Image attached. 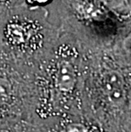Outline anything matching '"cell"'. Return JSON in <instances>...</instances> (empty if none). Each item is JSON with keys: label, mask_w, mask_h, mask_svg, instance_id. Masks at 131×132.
Here are the masks:
<instances>
[{"label": "cell", "mask_w": 131, "mask_h": 132, "mask_svg": "<svg viewBox=\"0 0 131 132\" xmlns=\"http://www.w3.org/2000/svg\"><path fill=\"white\" fill-rule=\"evenodd\" d=\"M83 57L77 42L60 29L52 51L34 67L35 120L83 113Z\"/></svg>", "instance_id": "2"}, {"label": "cell", "mask_w": 131, "mask_h": 132, "mask_svg": "<svg viewBox=\"0 0 131 132\" xmlns=\"http://www.w3.org/2000/svg\"><path fill=\"white\" fill-rule=\"evenodd\" d=\"M34 67L0 56V119L15 117L34 121L37 105Z\"/></svg>", "instance_id": "4"}, {"label": "cell", "mask_w": 131, "mask_h": 132, "mask_svg": "<svg viewBox=\"0 0 131 132\" xmlns=\"http://www.w3.org/2000/svg\"><path fill=\"white\" fill-rule=\"evenodd\" d=\"M109 52L120 66L131 68V21L123 25L109 47Z\"/></svg>", "instance_id": "6"}, {"label": "cell", "mask_w": 131, "mask_h": 132, "mask_svg": "<svg viewBox=\"0 0 131 132\" xmlns=\"http://www.w3.org/2000/svg\"><path fill=\"white\" fill-rule=\"evenodd\" d=\"M7 10H4L0 7V31H1V26H2V21H3V17H4V12L6 11Z\"/></svg>", "instance_id": "10"}, {"label": "cell", "mask_w": 131, "mask_h": 132, "mask_svg": "<svg viewBox=\"0 0 131 132\" xmlns=\"http://www.w3.org/2000/svg\"><path fill=\"white\" fill-rule=\"evenodd\" d=\"M60 27L49 21L45 7H31L19 0L4 12L0 31V56L27 66H35L57 44Z\"/></svg>", "instance_id": "3"}, {"label": "cell", "mask_w": 131, "mask_h": 132, "mask_svg": "<svg viewBox=\"0 0 131 132\" xmlns=\"http://www.w3.org/2000/svg\"><path fill=\"white\" fill-rule=\"evenodd\" d=\"M0 132H38L37 123L22 118L0 119Z\"/></svg>", "instance_id": "7"}, {"label": "cell", "mask_w": 131, "mask_h": 132, "mask_svg": "<svg viewBox=\"0 0 131 132\" xmlns=\"http://www.w3.org/2000/svg\"><path fill=\"white\" fill-rule=\"evenodd\" d=\"M34 122L38 125V132H103L84 113L66 114Z\"/></svg>", "instance_id": "5"}, {"label": "cell", "mask_w": 131, "mask_h": 132, "mask_svg": "<svg viewBox=\"0 0 131 132\" xmlns=\"http://www.w3.org/2000/svg\"><path fill=\"white\" fill-rule=\"evenodd\" d=\"M19 0H0V7L4 10H8L14 6Z\"/></svg>", "instance_id": "9"}, {"label": "cell", "mask_w": 131, "mask_h": 132, "mask_svg": "<svg viewBox=\"0 0 131 132\" xmlns=\"http://www.w3.org/2000/svg\"><path fill=\"white\" fill-rule=\"evenodd\" d=\"M101 2L122 23L131 21V0H101Z\"/></svg>", "instance_id": "8"}, {"label": "cell", "mask_w": 131, "mask_h": 132, "mask_svg": "<svg viewBox=\"0 0 131 132\" xmlns=\"http://www.w3.org/2000/svg\"><path fill=\"white\" fill-rule=\"evenodd\" d=\"M83 113L103 132H131V68L107 49L82 50Z\"/></svg>", "instance_id": "1"}]
</instances>
